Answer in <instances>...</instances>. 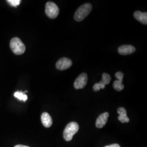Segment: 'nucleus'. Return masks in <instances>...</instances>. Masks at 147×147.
<instances>
[{
	"label": "nucleus",
	"mask_w": 147,
	"mask_h": 147,
	"mask_svg": "<svg viewBox=\"0 0 147 147\" xmlns=\"http://www.w3.org/2000/svg\"><path fill=\"white\" fill-rule=\"evenodd\" d=\"M92 5L89 3L81 5L75 11L74 14V19L78 22L82 21L88 16L92 11Z\"/></svg>",
	"instance_id": "f257e3e1"
},
{
	"label": "nucleus",
	"mask_w": 147,
	"mask_h": 147,
	"mask_svg": "<svg viewBox=\"0 0 147 147\" xmlns=\"http://www.w3.org/2000/svg\"><path fill=\"white\" fill-rule=\"evenodd\" d=\"M109 117V113L108 112H105L98 117L96 119L95 125L98 128H102L105 126L108 120Z\"/></svg>",
	"instance_id": "1a4fd4ad"
},
{
	"label": "nucleus",
	"mask_w": 147,
	"mask_h": 147,
	"mask_svg": "<svg viewBox=\"0 0 147 147\" xmlns=\"http://www.w3.org/2000/svg\"><path fill=\"white\" fill-rule=\"evenodd\" d=\"M42 125L45 127H50L53 125V119L47 112H44L41 116Z\"/></svg>",
	"instance_id": "9b49d317"
},
{
	"label": "nucleus",
	"mask_w": 147,
	"mask_h": 147,
	"mask_svg": "<svg viewBox=\"0 0 147 147\" xmlns=\"http://www.w3.org/2000/svg\"><path fill=\"white\" fill-rule=\"evenodd\" d=\"M14 147H30L26 146H24V145H21V144H19V145H16Z\"/></svg>",
	"instance_id": "f3484780"
},
{
	"label": "nucleus",
	"mask_w": 147,
	"mask_h": 147,
	"mask_svg": "<svg viewBox=\"0 0 147 147\" xmlns=\"http://www.w3.org/2000/svg\"><path fill=\"white\" fill-rule=\"evenodd\" d=\"M79 129V125L76 122L73 121L69 123L65 127L63 132L64 140L68 142L72 140L74 135L78 132Z\"/></svg>",
	"instance_id": "f03ea898"
},
{
	"label": "nucleus",
	"mask_w": 147,
	"mask_h": 147,
	"mask_svg": "<svg viewBox=\"0 0 147 147\" xmlns=\"http://www.w3.org/2000/svg\"><path fill=\"white\" fill-rule=\"evenodd\" d=\"M88 81V76L87 74L82 73L80 75L78 78L75 80L74 86L76 89L84 88L86 86Z\"/></svg>",
	"instance_id": "423d86ee"
},
{
	"label": "nucleus",
	"mask_w": 147,
	"mask_h": 147,
	"mask_svg": "<svg viewBox=\"0 0 147 147\" xmlns=\"http://www.w3.org/2000/svg\"><path fill=\"white\" fill-rule=\"evenodd\" d=\"M7 2L10 5L16 7L18 5H19L21 1L20 0H8Z\"/></svg>",
	"instance_id": "2eb2a0df"
},
{
	"label": "nucleus",
	"mask_w": 147,
	"mask_h": 147,
	"mask_svg": "<svg viewBox=\"0 0 147 147\" xmlns=\"http://www.w3.org/2000/svg\"><path fill=\"white\" fill-rule=\"evenodd\" d=\"M118 113L119 115V116L118 117V120L121 121L122 123H128L129 122L130 119L127 116V113H126V111L125 108L124 107H119L118 109Z\"/></svg>",
	"instance_id": "f8f14e48"
},
{
	"label": "nucleus",
	"mask_w": 147,
	"mask_h": 147,
	"mask_svg": "<svg viewBox=\"0 0 147 147\" xmlns=\"http://www.w3.org/2000/svg\"><path fill=\"white\" fill-rule=\"evenodd\" d=\"M104 147H121V146L118 144H111Z\"/></svg>",
	"instance_id": "dca6fc26"
},
{
	"label": "nucleus",
	"mask_w": 147,
	"mask_h": 147,
	"mask_svg": "<svg viewBox=\"0 0 147 147\" xmlns=\"http://www.w3.org/2000/svg\"><path fill=\"white\" fill-rule=\"evenodd\" d=\"M136 51V49L132 45H122L118 48V51L121 55H128L134 53Z\"/></svg>",
	"instance_id": "9d476101"
},
{
	"label": "nucleus",
	"mask_w": 147,
	"mask_h": 147,
	"mask_svg": "<svg viewBox=\"0 0 147 147\" xmlns=\"http://www.w3.org/2000/svg\"><path fill=\"white\" fill-rule=\"evenodd\" d=\"M10 47L12 51L18 55L23 54L26 50V47L24 44L18 37H15L11 39L10 42Z\"/></svg>",
	"instance_id": "7ed1b4c3"
},
{
	"label": "nucleus",
	"mask_w": 147,
	"mask_h": 147,
	"mask_svg": "<svg viewBox=\"0 0 147 147\" xmlns=\"http://www.w3.org/2000/svg\"><path fill=\"white\" fill-rule=\"evenodd\" d=\"M111 78L108 74L103 73L102 75V79L100 82L96 83L94 85L93 89L94 92H98L100 89H104L105 86L110 82Z\"/></svg>",
	"instance_id": "39448f33"
},
{
	"label": "nucleus",
	"mask_w": 147,
	"mask_h": 147,
	"mask_svg": "<svg viewBox=\"0 0 147 147\" xmlns=\"http://www.w3.org/2000/svg\"><path fill=\"white\" fill-rule=\"evenodd\" d=\"M27 91H25V92L18 91V92H16L14 93V95L19 100L25 102L27 100V98H28L27 95L25 94V93H27Z\"/></svg>",
	"instance_id": "4468645a"
},
{
	"label": "nucleus",
	"mask_w": 147,
	"mask_h": 147,
	"mask_svg": "<svg viewBox=\"0 0 147 147\" xmlns=\"http://www.w3.org/2000/svg\"><path fill=\"white\" fill-rule=\"evenodd\" d=\"M72 65V61L68 58H61L57 62L56 67L59 70H64L68 69Z\"/></svg>",
	"instance_id": "0eeeda50"
},
{
	"label": "nucleus",
	"mask_w": 147,
	"mask_h": 147,
	"mask_svg": "<svg viewBox=\"0 0 147 147\" xmlns=\"http://www.w3.org/2000/svg\"><path fill=\"white\" fill-rule=\"evenodd\" d=\"M58 6L53 2H47L45 5V13L51 19H55L59 14Z\"/></svg>",
	"instance_id": "20e7f679"
},
{
	"label": "nucleus",
	"mask_w": 147,
	"mask_h": 147,
	"mask_svg": "<svg viewBox=\"0 0 147 147\" xmlns=\"http://www.w3.org/2000/svg\"><path fill=\"white\" fill-rule=\"evenodd\" d=\"M117 80L115 81L113 84L114 89L117 91H121L124 88V86L122 84V81L124 78V74L121 71H118L115 74Z\"/></svg>",
	"instance_id": "6e6552de"
},
{
	"label": "nucleus",
	"mask_w": 147,
	"mask_h": 147,
	"mask_svg": "<svg viewBox=\"0 0 147 147\" xmlns=\"http://www.w3.org/2000/svg\"><path fill=\"white\" fill-rule=\"evenodd\" d=\"M134 16L137 21L141 22L144 25H147V13H142L140 11H136L134 13Z\"/></svg>",
	"instance_id": "ddd939ff"
}]
</instances>
